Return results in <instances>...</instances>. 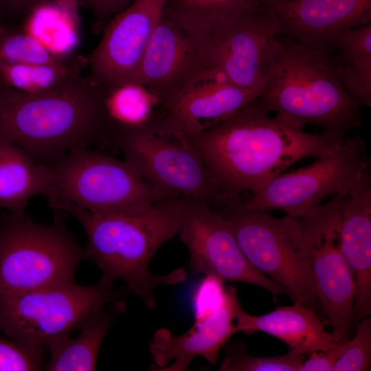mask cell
Returning <instances> with one entry per match:
<instances>
[{"label": "cell", "mask_w": 371, "mask_h": 371, "mask_svg": "<svg viewBox=\"0 0 371 371\" xmlns=\"http://www.w3.org/2000/svg\"><path fill=\"white\" fill-rule=\"evenodd\" d=\"M182 139L227 197L255 194L294 163L338 147L346 135L309 133L269 115L255 100L221 122Z\"/></svg>", "instance_id": "6da1fadb"}, {"label": "cell", "mask_w": 371, "mask_h": 371, "mask_svg": "<svg viewBox=\"0 0 371 371\" xmlns=\"http://www.w3.org/2000/svg\"><path fill=\"white\" fill-rule=\"evenodd\" d=\"M48 201L54 210L72 216L82 227L87 237L85 259L100 270L99 282L104 285L113 286L114 282L122 280L148 308H155L157 287L186 280L183 267L157 275L148 265L159 247L177 235L188 199L164 197L135 214H98L60 199Z\"/></svg>", "instance_id": "7a4b0ae2"}, {"label": "cell", "mask_w": 371, "mask_h": 371, "mask_svg": "<svg viewBox=\"0 0 371 371\" xmlns=\"http://www.w3.org/2000/svg\"><path fill=\"white\" fill-rule=\"evenodd\" d=\"M104 86L80 75L29 93L0 82V136L52 166L71 150L106 144Z\"/></svg>", "instance_id": "3957f363"}, {"label": "cell", "mask_w": 371, "mask_h": 371, "mask_svg": "<svg viewBox=\"0 0 371 371\" xmlns=\"http://www.w3.org/2000/svg\"><path fill=\"white\" fill-rule=\"evenodd\" d=\"M256 101L302 129L313 124L346 135L361 126V105L343 87L330 53L287 38H280Z\"/></svg>", "instance_id": "277c9868"}, {"label": "cell", "mask_w": 371, "mask_h": 371, "mask_svg": "<svg viewBox=\"0 0 371 371\" xmlns=\"http://www.w3.org/2000/svg\"><path fill=\"white\" fill-rule=\"evenodd\" d=\"M53 223H36L25 214L0 216V295L19 293L75 282L85 247L54 210Z\"/></svg>", "instance_id": "5b68a950"}, {"label": "cell", "mask_w": 371, "mask_h": 371, "mask_svg": "<svg viewBox=\"0 0 371 371\" xmlns=\"http://www.w3.org/2000/svg\"><path fill=\"white\" fill-rule=\"evenodd\" d=\"M214 210L230 223L250 264L284 288L294 303L307 306L317 313L320 306L316 282L297 218H276L265 211L249 208L241 196L227 198Z\"/></svg>", "instance_id": "8992f818"}, {"label": "cell", "mask_w": 371, "mask_h": 371, "mask_svg": "<svg viewBox=\"0 0 371 371\" xmlns=\"http://www.w3.org/2000/svg\"><path fill=\"white\" fill-rule=\"evenodd\" d=\"M129 291L98 281L75 282L31 291L0 295V332L28 346L43 347L51 341L80 330L120 302Z\"/></svg>", "instance_id": "52a82bcc"}, {"label": "cell", "mask_w": 371, "mask_h": 371, "mask_svg": "<svg viewBox=\"0 0 371 371\" xmlns=\"http://www.w3.org/2000/svg\"><path fill=\"white\" fill-rule=\"evenodd\" d=\"M52 186L47 199L70 202L98 214H135L171 196L142 177L124 160L82 148L51 166Z\"/></svg>", "instance_id": "ba28073f"}, {"label": "cell", "mask_w": 371, "mask_h": 371, "mask_svg": "<svg viewBox=\"0 0 371 371\" xmlns=\"http://www.w3.org/2000/svg\"><path fill=\"white\" fill-rule=\"evenodd\" d=\"M311 164L273 178L245 205L262 211L281 210L293 218L304 216L328 196L347 192L370 166L365 143L346 137L332 151Z\"/></svg>", "instance_id": "9c48e42d"}, {"label": "cell", "mask_w": 371, "mask_h": 371, "mask_svg": "<svg viewBox=\"0 0 371 371\" xmlns=\"http://www.w3.org/2000/svg\"><path fill=\"white\" fill-rule=\"evenodd\" d=\"M113 149L142 177L170 196L216 209L227 199L198 155L181 138L139 130L124 133Z\"/></svg>", "instance_id": "30bf717a"}, {"label": "cell", "mask_w": 371, "mask_h": 371, "mask_svg": "<svg viewBox=\"0 0 371 371\" xmlns=\"http://www.w3.org/2000/svg\"><path fill=\"white\" fill-rule=\"evenodd\" d=\"M344 194L297 218L303 231L305 254L316 282L317 300L332 326L336 344L348 340L355 322L356 296L355 282L339 238Z\"/></svg>", "instance_id": "8fae6325"}, {"label": "cell", "mask_w": 371, "mask_h": 371, "mask_svg": "<svg viewBox=\"0 0 371 371\" xmlns=\"http://www.w3.org/2000/svg\"><path fill=\"white\" fill-rule=\"evenodd\" d=\"M190 254L192 275L215 276L267 289L273 296L286 295L284 288L254 268L243 253L229 221L216 210L188 199L177 234Z\"/></svg>", "instance_id": "7c38bea8"}, {"label": "cell", "mask_w": 371, "mask_h": 371, "mask_svg": "<svg viewBox=\"0 0 371 371\" xmlns=\"http://www.w3.org/2000/svg\"><path fill=\"white\" fill-rule=\"evenodd\" d=\"M214 78L205 38L164 12L132 82L153 92L162 109L188 86Z\"/></svg>", "instance_id": "4fadbf2b"}, {"label": "cell", "mask_w": 371, "mask_h": 371, "mask_svg": "<svg viewBox=\"0 0 371 371\" xmlns=\"http://www.w3.org/2000/svg\"><path fill=\"white\" fill-rule=\"evenodd\" d=\"M280 36L276 16L258 6L205 38L214 75L243 88L262 90Z\"/></svg>", "instance_id": "5bb4252c"}, {"label": "cell", "mask_w": 371, "mask_h": 371, "mask_svg": "<svg viewBox=\"0 0 371 371\" xmlns=\"http://www.w3.org/2000/svg\"><path fill=\"white\" fill-rule=\"evenodd\" d=\"M166 0H134L111 18L86 56L89 77L104 87L132 82Z\"/></svg>", "instance_id": "9a60e30c"}, {"label": "cell", "mask_w": 371, "mask_h": 371, "mask_svg": "<svg viewBox=\"0 0 371 371\" xmlns=\"http://www.w3.org/2000/svg\"><path fill=\"white\" fill-rule=\"evenodd\" d=\"M260 92L237 86L221 76L195 82L161 109L153 131L176 137L195 135L254 101Z\"/></svg>", "instance_id": "2e32d148"}, {"label": "cell", "mask_w": 371, "mask_h": 371, "mask_svg": "<svg viewBox=\"0 0 371 371\" xmlns=\"http://www.w3.org/2000/svg\"><path fill=\"white\" fill-rule=\"evenodd\" d=\"M265 7L277 18L281 36L328 52L339 35L371 22V0H293Z\"/></svg>", "instance_id": "e0dca14e"}, {"label": "cell", "mask_w": 371, "mask_h": 371, "mask_svg": "<svg viewBox=\"0 0 371 371\" xmlns=\"http://www.w3.org/2000/svg\"><path fill=\"white\" fill-rule=\"evenodd\" d=\"M240 305L236 288L229 286L225 304L202 320L194 321L184 334L175 335L167 328L158 329L149 344L154 360L151 370L187 371L198 356L216 363L220 350L237 333L235 313Z\"/></svg>", "instance_id": "ac0fdd59"}, {"label": "cell", "mask_w": 371, "mask_h": 371, "mask_svg": "<svg viewBox=\"0 0 371 371\" xmlns=\"http://www.w3.org/2000/svg\"><path fill=\"white\" fill-rule=\"evenodd\" d=\"M341 247L356 285L354 321L371 314V168L343 194Z\"/></svg>", "instance_id": "d6986e66"}, {"label": "cell", "mask_w": 371, "mask_h": 371, "mask_svg": "<svg viewBox=\"0 0 371 371\" xmlns=\"http://www.w3.org/2000/svg\"><path fill=\"white\" fill-rule=\"evenodd\" d=\"M236 331L251 334L260 331L273 336L289 351L308 355L336 346L331 333L326 331L318 314L300 304L280 306L262 315H251L240 305L235 313Z\"/></svg>", "instance_id": "ffe728a7"}, {"label": "cell", "mask_w": 371, "mask_h": 371, "mask_svg": "<svg viewBox=\"0 0 371 371\" xmlns=\"http://www.w3.org/2000/svg\"><path fill=\"white\" fill-rule=\"evenodd\" d=\"M51 166L37 162L25 149L0 136V209L25 214L30 201L49 196Z\"/></svg>", "instance_id": "44dd1931"}, {"label": "cell", "mask_w": 371, "mask_h": 371, "mask_svg": "<svg viewBox=\"0 0 371 371\" xmlns=\"http://www.w3.org/2000/svg\"><path fill=\"white\" fill-rule=\"evenodd\" d=\"M104 87L107 147L113 149L115 141L124 133L153 129L161 115L155 111L161 108V102L153 92L133 82Z\"/></svg>", "instance_id": "7402d4cb"}, {"label": "cell", "mask_w": 371, "mask_h": 371, "mask_svg": "<svg viewBox=\"0 0 371 371\" xmlns=\"http://www.w3.org/2000/svg\"><path fill=\"white\" fill-rule=\"evenodd\" d=\"M124 302L105 310L80 330L75 338L70 336L54 339L46 344L49 353L45 371H93L102 343L114 323L116 315L124 311Z\"/></svg>", "instance_id": "603a6c76"}, {"label": "cell", "mask_w": 371, "mask_h": 371, "mask_svg": "<svg viewBox=\"0 0 371 371\" xmlns=\"http://www.w3.org/2000/svg\"><path fill=\"white\" fill-rule=\"evenodd\" d=\"M330 53L341 84L361 105L371 106V22L339 35Z\"/></svg>", "instance_id": "cb8c5ba5"}, {"label": "cell", "mask_w": 371, "mask_h": 371, "mask_svg": "<svg viewBox=\"0 0 371 371\" xmlns=\"http://www.w3.org/2000/svg\"><path fill=\"white\" fill-rule=\"evenodd\" d=\"M260 6L256 0H166L164 12L201 37H210Z\"/></svg>", "instance_id": "d4e9b609"}, {"label": "cell", "mask_w": 371, "mask_h": 371, "mask_svg": "<svg viewBox=\"0 0 371 371\" xmlns=\"http://www.w3.org/2000/svg\"><path fill=\"white\" fill-rule=\"evenodd\" d=\"M85 68L86 56L75 54L58 62L44 64L0 63V82L25 93H40L53 90L82 75Z\"/></svg>", "instance_id": "484cf974"}, {"label": "cell", "mask_w": 371, "mask_h": 371, "mask_svg": "<svg viewBox=\"0 0 371 371\" xmlns=\"http://www.w3.org/2000/svg\"><path fill=\"white\" fill-rule=\"evenodd\" d=\"M80 25L53 1L36 7L26 19L23 30L60 58L71 55Z\"/></svg>", "instance_id": "4316f807"}, {"label": "cell", "mask_w": 371, "mask_h": 371, "mask_svg": "<svg viewBox=\"0 0 371 371\" xmlns=\"http://www.w3.org/2000/svg\"><path fill=\"white\" fill-rule=\"evenodd\" d=\"M36 38L23 31L0 27V63L10 64H44L60 61Z\"/></svg>", "instance_id": "83f0119b"}, {"label": "cell", "mask_w": 371, "mask_h": 371, "mask_svg": "<svg viewBox=\"0 0 371 371\" xmlns=\"http://www.w3.org/2000/svg\"><path fill=\"white\" fill-rule=\"evenodd\" d=\"M306 354L289 351L276 357L249 355L242 344L229 348L220 366L221 371H300Z\"/></svg>", "instance_id": "f1b7e54d"}, {"label": "cell", "mask_w": 371, "mask_h": 371, "mask_svg": "<svg viewBox=\"0 0 371 371\" xmlns=\"http://www.w3.org/2000/svg\"><path fill=\"white\" fill-rule=\"evenodd\" d=\"M45 348L24 345L0 332V371L44 370Z\"/></svg>", "instance_id": "f546056e"}, {"label": "cell", "mask_w": 371, "mask_h": 371, "mask_svg": "<svg viewBox=\"0 0 371 371\" xmlns=\"http://www.w3.org/2000/svg\"><path fill=\"white\" fill-rule=\"evenodd\" d=\"M371 366V319H361L350 340L332 371H367Z\"/></svg>", "instance_id": "4dcf8cb0"}, {"label": "cell", "mask_w": 371, "mask_h": 371, "mask_svg": "<svg viewBox=\"0 0 371 371\" xmlns=\"http://www.w3.org/2000/svg\"><path fill=\"white\" fill-rule=\"evenodd\" d=\"M213 276H205L197 285L193 295L194 321L202 320L219 309L226 302L229 287Z\"/></svg>", "instance_id": "1f68e13d"}, {"label": "cell", "mask_w": 371, "mask_h": 371, "mask_svg": "<svg viewBox=\"0 0 371 371\" xmlns=\"http://www.w3.org/2000/svg\"><path fill=\"white\" fill-rule=\"evenodd\" d=\"M134 0H80V5L94 16L95 30H102L109 20Z\"/></svg>", "instance_id": "d6a6232c"}, {"label": "cell", "mask_w": 371, "mask_h": 371, "mask_svg": "<svg viewBox=\"0 0 371 371\" xmlns=\"http://www.w3.org/2000/svg\"><path fill=\"white\" fill-rule=\"evenodd\" d=\"M348 344V340L324 350L308 353V357L303 361L300 371H332Z\"/></svg>", "instance_id": "836d02e7"}, {"label": "cell", "mask_w": 371, "mask_h": 371, "mask_svg": "<svg viewBox=\"0 0 371 371\" xmlns=\"http://www.w3.org/2000/svg\"><path fill=\"white\" fill-rule=\"evenodd\" d=\"M52 0H0V14L27 16L36 7Z\"/></svg>", "instance_id": "e575fe53"}, {"label": "cell", "mask_w": 371, "mask_h": 371, "mask_svg": "<svg viewBox=\"0 0 371 371\" xmlns=\"http://www.w3.org/2000/svg\"><path fill=\"white\" fill-rule=\"evenodd\" d=\"M54 3L64 10L73 20L80 25L79 15L80 0H52Z\"/></svg>", "instance_id": "d590c367"}, {"label": "cell", "mask_w": 371, "mask_h": 371, "mask_svg": "<svg viewBox=\"0 0 371 371\" xmlns=\"http://www.w3.org/2000/svg\"><path fill=\"white\" fill-rule=\"evenodd\" d=\"M1 24L0 23V27H1Z\"/></svg>", "instance_id": "8d00e7d4"}]
</instances>
